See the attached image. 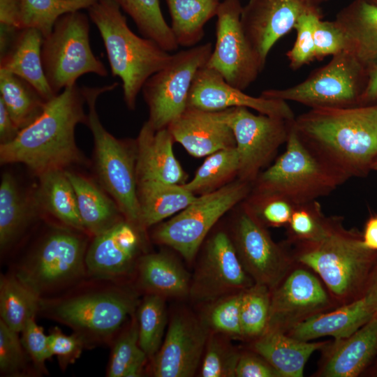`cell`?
<instances>
[{
  "label": "cell",
  "mask_w": 377,
  "mask_h": 377,
  "mask_svg": "<svg viewBox=\"0 0 377 377\" xmlns=\"http://www.w3.org/2000/svg\"><path fill=\"white\" fill-rule=\"evenodd\" d=\"M98 0H22L20 29L34 28L43 38L52 31L62 15L89 9Z\"/></svg>",
  "instance_id": "ab89813d"
},
{
  "label": "cell",
  "mask_w": 377,
  "mask_h": 377,
  "mask_svg": "<svg viewBox=\"0 0 377 377\" xmlns=\"http://www.w3.org/2000/svg\"><path fill=\"white\" fill-rule=\"evenodd\" d=\"M362 236L364 246L377 251V215L369 217L367 221Z\"/></svg>",
  "instance_id": "680465c9"
},
{
  "label": "cell",
  "mask_w": 377,
  "mask_h": 377,
  "mask_svg": "<svg viewBox=\"0 0 377 377\" xmlns=\"http://www.w3.org/2000/svg\"><path fill=\"white\" fill-rule=\"evenodd\" d=\"M136 317L140 347L152 360L163 343L167 325L165 298L146 294L138 307Z\"/></svg>",
  "instance_id": "60d3db41"
},
{
  "label": "cell",
  "mask_w": 377,
  "mask_h": 377,
  "mask_svg": "<svg viewBox=\"0 0 377 377\" xmlns=\"http://www.w3.org/2000/svg\"><path fill=\"white\" fill-rule=\"evenodd\" d=\"M316 59L350 51V41L346 31L335 21L318 19L314 30Z\"/></svg>",
  "instance_id": "681fc988"
},
{
  "label": "cell",
  "mask_w": 377,
  "mask_h": 377,
  "mask_svg": "<svg viewBox=\"0 0 377 377\" xmlns=\"http://www.w3.org/2000/svg\"><path fill=\"white\" fill-rule=\"evenodd\" d=\"M128 281L88 276L67 290L40 298L38 313L71 328L85 348L111 345L140 304Z\"/></svg>",
  "instance_id": "6da1fadb"
},
{
  "label": "cell",
  "mask_w": 377,
  "mask_h": 377,
  "mask_svg": "<svg viewBox=\"0 0 377 377\" xmlns=\"http://www.w3.org/2000/svg\"><path fill=\"white\" fill-rule=\"evenodd\" d=\"M239 0H223L216 17V44L206 66L230 85L244 90L264 68L249 45L241 24Z\"/></svg>",
  "instance_id": "9a60e30c"
},
{
  "label": "cell",
  "mask_w": 377,
  "mask_h": 377,
  "mask_svg": "<svg viewBox=\"0 0 377 377\" xmlns=\"http://www.w3.org/2000/svg\"><path fill=\"white\" fill-rule=\"evenodd\" d=\"M48 343L51 354L57 356L62 371L75 363L85 348L84 343L76 334L66 335L57 327L50 330Z\"/></svg>",
  "instance_id": "816d5d0a"
},
{
  "label": "cell",
  "mask_w": 377,
  "mask_h": 377,
  "mask_svg": "<svg viewBox=\"0 0 377 377\" xmlns=\"http://www.w3.org/2000/svg\"><path fill=\"white\" fill-rule=\"evenodd\" d=\"M230 237L246 272L255 283L271 290L295 263L290 249L274 242L246 205L235 219Z\"/></svg>",
  "instance_id": "2e32d148"
},
{
  "label": "cell",
  "mask_w": 377,
  "mask_h": 377,
  "mask_svg": "<svg viewBox=\"0 0 377 377\" xmlns=\"http://www.w3.org/2000/svg\"><path fill=\"white\" fill-rule=\"evenodd\" d=\"M371 170H374L377 171V157L374 160L373 163H371Z\"/></svg>",
  "instance_id": "be15d7a7"
},
{
  "label": "cell",
  "mask_w": 377,
  "mask_h": 377,
  "mask_svg": "<svg viewBox=\"0 0 377 377\" xmlns=\"http://www.w3.org/2000/svg\"><path fill=\"white\" fill-rule=\"evenodd\" d=\"M168 128L174 140L193 156L202 157L236 147L231 128L220 118L216 111L187 108Z\"/></svg>",
  "instance_id": "cb8c5ba5"
},
{
  "label": "cell",
  "mask_w": 377,
  "mask_h": 377,
  "mask_svg": "<svg viewBox=\"0 0 377 377\" xmlns=\"http://www.w3.org/2000/svg\"><path fill=\"white\" fill-rule=\"evenodd\" d=\"M237 107L253 109L260 114L288 120L295 118L287 101L248 95L228 84L216 71L206 66L201 68L192 83L188 108L216 112Z\"/></svg>",
  "instance_id": "44dd1931"
},
{
  "label": "cell",
  "mask_w": 377,
  "mask_h": 377,
  "mask_svg": "<svg viewBox=\"0 0 377 377\" xmlns=\"http://www.w3.org/2000/svg\"><path fill=\"white\" fill-rule=\"evenodd\" d=\"M321 17L319 8H315L304 13L298 18L294 27L297 38L293 47L286 54L293 70H297L316 59L314 30L316 22Z\"/></svg>",
  "instance_id": "7dc6e473"
},
{
  "label": "cell",
  "mask_w": 377,
  "mask_h": 377,
  "mask_svg": "<svg viewBox=\"0 0 377 377\" xmlns=\"http://www.w3.org/2000/svg\"><path fill=\"white\" fill-rule=\"evenodd\" d=\"M138 197L143 230L181 212L198 198L182 185L161 182L138 184Z\"/></svg>",
  "instance_id": "d6a6232c"
},
{
  "label": "cell",
  "mask_w": 377,
  "mask_h": 377,
  "mask_svg": "<svg viewBox=\"0 0 377 377\" xmlns=\"http://www.w3.org/2000/svg\"><path fill=\"white\" fill-rule=\"evenodd\" d=\"M121 10L112 0H98L88 13L102 38L112 75L122 82L124 102L134 110L145 82L168 65L172 54L154 40L136 35Z\"/></svg>",
  "instance_id": "5b68a950"
},
{
  "label": "cell",
  "mask_w": 377,
  "mask_h": 377,
  "mask_svg": "<svg viewBox=\"0 0 377 377\" xmlns=\"http://www.w3.org/2000/svg\"><path fill=\"white\" fill-rule=\"evenodd\" d=\"M322 355L316 377H357L377 357V314L350 336L329 341Z\"/></svg>",
  "instance_id": "7402d4cb"
},
{
  "label": "cell",
  "mask_w": 377,
  "mask_h": 377,
  "mask_svg": "<svg viewBox=\"0 0 377 377\" xmlns=\"http://www.w3.org/2000/svg\"><path fill=\"white\" fill-rule=\"evenodd\" d=\"M144 232L124 219L93 237L85 258L88 276L128 281L142 256Z\"/></svg>",
  "instance_id": "d6986e66"
},
{
  "label": "cell",
  "mask_w": 377,
  "mask_h": 377,
  "mask_svg": "<svg viewBox=\"0 0 377 377\" xmlns=\"http://www.w3.org/2000/svg\"><path fill=\"white\" fill-rule=\"evenodd\" d=\"M22 0H0V25L20 29Z\"/></svg>",
  "instance_id": "db71d44e"
},
{
  "label": "cell",
  "mask_w": 377,
  "mask_h": 377,
  "mask_svg": "<svg viewBox=\"0 0 377 377\" xmlns=\"http://www.w3.org/2000/svg\"><path fill=\"white\" fill-rule=\"evenodd\" d=\"M42 34L34 28L19 30L7 51L0 55V70L28 82L47 101L56 96L51 89L43 69Z\"/></svg>",
  "instance_id": "d4e9b609"
},
{
  "label": "cell",
  "mask_w": 377,
  "mask_h": 377,
  "mask_svg": "<svg viewBox=\"0 0 377 377\" xmlns=\"http://www.w3.org/2000/svg\"><path fill=\"white\" fill-rule=\"evenodd\" d=\"M229 339L225 334L210 332L200 363V376H235L241 351Z\"/></svg>",
  "instance_id": "7bdbcfd3"
},
{
  "label": "cell",
  "mask_w": 377,
  "mask_h": 377,
  "mask_svg": "<svg viewBox=\"0 0 377 377\" xmlns=\"http://www.w3.org/2000/svg\"><path fill=\"white\" fill-rule=\"evenodd\" d=\"M312 8L300 0H249L242 8V29L263 68L274 44Z\"/></svg>",
  "instance_id": "ffe728a7"
},
{
  "label": "cell",
  "mask_w": 377,
  "mask_h": 377,
  "mask_svg": "<svg viewBox=\"0 0 377 377\" xmlns=\"http://www.w3.org/2000/svg\"><path fill=\"white\" fill-rule=\"evenodd\" d=\"M171 29L179 46H195L204 37L207 22L216 16L220 0H165Z\"/></svg>",
  "instance_id": "836d02e7"
},
{
  "label": "cell",
  "mask_w": 377,
  "mask_h": 377,
  "mask_svg": "<svg viewBox=\"0 0 377 377\" xmlns=\"http://www.w3.org/2000/svg\"><path fill=\"white\" fill-rule=\"evenodd\" d=\"M77 199L83 226L91 237L98 235L125 219L115 201L91 179L65 170Z\"/></svg>",
  "instance_id": "f1b7e54d"
},
{
  "label": "cell",
  "mask_w": 377,
  "mask_h": 377,
  "mask_svg": "<svg viewBox=\"0 0 377 377\" xmlns=\"http://www.w3.org/2000/svg\"><path fill=\"white\" fill-rule=\"evenodd\" d=\"M148 359L146 353L141 350L128 366L124 377H140L142 376L145 364Z\"/></svg>",
  "instance_id": "91938a15"
},
{
  "label": "cell",
  "mask_w": 377,
  "mask_h": 377,
  "mask_svg": "<svg viewBox=\"0 0 377 377\" xmlns=\"http://www.w3.org/2000/svg\"><path fill=\"white\" fill-rule=\"evenodd\" d=\"M20 130L16 126L6 107L0 99V141L1 144L13 140Z\"/></svg>",
  "instance_id": "11a10c76"
},
{
  "label": "cell",
  "mask_w": 377,
  "mask_h": 377,
  "mask_svg": "<svg viewBox=\"0 0 377 377\" xmlns=\"http://www.w3.org/2000/svg\"><path fill=\"white\" fill-rule=\"evenodd\" d=\"M255 283L243 267L231 237L224 232L207 242L191 282L189 297L198 303H209L242 292Z\"/></svg>",
  "instance_id": "e0dca14e"
},
{
  "label": "cell",
  "mask_w": 377,
  "mask_h": 377,
  "mask_svg": "<svg viewBox=\"0 0 377 377\" xmlns=\"http://www.w3.org/2000/svg\"><path fill=\"white\" fill-rule=\"evenodd\" d=\"M293 245L294 260L313 270L339 306L363 297L377 251L364 246L358 230L346 229L341 219L323 238Z\"/></svg>",
  "instance_id": "277c9868"
},
{
  "label": "cell",
  "mask_w": 377,
  "mask_h": 377,
  "mask_svg": "<svg viewBox=\"0 0 377 377\" xmlns=\"http://www.w3.org/2000/svg\"><path fill=\"white\" fill-rule=\"evenodd\" d=\"M328 341H302L286 333L267 330L251 341L249 348L264 357L281 377H302L311 355Z\"/></svg>",
  "instance_id": "484cf974"
},
{
  "label": "cell",
  "mask_w": 377,
  "mask_h": 377,
  "mask_svg": "<svg viewBox=\"0 0 377 377\" xmlns=\"http://www.w3.org/2000/svg\"><path fill=\"white\" fill-rule=\"evenodd\" d=\"M38 179L34 197L38 210L45 212L60 224L88 234L79 214L73 186L65 170L48 171Z\"/></svg>",
  "instance_id": "1f68e13d"
},
{
  "label": "cell",
  "mask_w": 377,
  "mask_h": 377,
  "mask_svg": "<svg viewBox=\"0 0 377 377\" xmlns=\"http://www.w3.org/2000/svg\"><path fill=\"white\" fill-rule=\"evenodd\" d=\"M339 306L318 276L309 267L295 261L271 290L266 331L286 333L302 322Z\"/></svg>",
  "instance_id": "5bb4252c"
},
{
  "label": "cell",
  "mask_w": 377,
  "mask_h": 377,
  "mask_svg": "<svg viewBox=\"0 0 377 377\" xmlns=\"http://www.w3.org/2000/svg\"><path fill=\"white\" fill-rule=\"evenodd\" d=\"M82 87L69 86L47 101L41 114L10 142L0 144L1 165L22 163L38 177L87 161L77 146L75 127L87 125Z\"/></svg>",
  "instance_id": "7a4b0ae2"
},
{
  "label": "cell",
  "mask_w": 377,
  "mask_h": 377,
  "mask_svg": "<svg viewBox=\"0 0 377 377\" xmlns=\"http://www.w3.org/2000/svg\"><path fill=\"white\" fill-rule=\"evenodd\" d=\"M135 286L146 294L166 297L189 295L191 279L182 264L165 252L147 253L139 259Z\"/></svg>",
  "instance_id": "83f0119b"
},
{
  "label": "cell",
  "mask_w": 377,
  "mask_h": 377,
  "mask_svg": "<svg viewBox=\"0 0 377 377\" xmlns=\"http://www.w3.org/2000/svg\"><path fill=\"white\" fill-rule=\"evenodd\" d=\"M239 169V155L236 147L221 149L209 155L194 177L182 186L193 194H207L224 186L223 183L238 175Z\"/></svg>",
  "instance_id": "f35d334b"
},
{
  "label": "cell",
  "mask_w": 377,
  "mask_h": 377,
  "mask_svg": "<svg viewBox=\"0 0 377 377\" xmlns=\"http://www.w3.org/2000/svg\"><path fill=\"white\" fill-rule=\"evenodd\" d=\"M0 99L20 130L41 114L46 103L28 82L3 70H0Z\"/></svg>",
  "instance_id": "d590c367"
},
{
  "label": "cell",
  "mask_w": 377,
  "mask_h": 377,
  "mask_svg": "<svg viewBox=\"0 0 377 377\" xmlns=\"http://www.w3.org/2000/svg\"><path fill=\"white\" fill-rule=\"evenodd\" d=\"M41 57L46 79L56 95L84 74L108 75L106 67L91 50L89 17L80 10L57 20L43 38Z\"/></svg>",
  "instance_id": "9c48e42d"
},
{
  "label": "cell",
  "mask_w": 377,
  "mask_h": 377,
  "mask_svg": "<svg viewBox=\"0 0 377 377\" xmlns=\"http://www.w3.org/2000/svg\"><path fill=\"white\" fill-rule=\"evenodd\" d=\"M367 80V69L349 51L332 56L303 82L283 89H267L261 96L291 101L311 108L360 105Z\"/></svg>",
  "instance_id": "30bf717a"
},
{
  "label": "cell",
  "mask_w": 377,
  "mask_h": 377,
  "mask_svg": "<svg viewBox=\"0 0 377 377\" xmlns=\"http://www.w3.org/2000/svg\"><path fill=\"white\" fill-rule=\"evenodd\" d=\"M242 292L230 294L207 303L201 319L210 332L230 339H242L240 320Z\"/></svg>",
  "instance_id": "ee69618b"
},
{
  "label": "cell",
  "mask_w": 377,
  "mask_h": 377,
  "mask_svg": "<svg viewBox=\"0 0 377 377\" xmlns=\"http://www.w3.org/2000/svg\"><path fill=\"white\" fill-rule=\"evenodd\" d=\"M18 332L0 320V373L9 377L38 374L26 353Z\"/></svg>",
  "instance_id": "f6af8a7d"
},
{
  "label": "cell",
  "mask_w": 377,
  "mask_h": 377,
  "mask_svg": "<svg viewBox=\"0 0 377 377\" xmlns=\"http://www.w3.org/2000/svg\"><path fill=\"white\" fill-rule=\"evenodd\" d=\"M216 112L233 132L239 155V179L250 183L255 181L279 147L286 142L294 119L254 114L242 107Z\"/></svg>",
  "instance_id": "4fadbf2b"
},
{
  "label": "cell",
  "mask_w": 377,
  "mask_h": 377,
  "mask_svg": "<svg viewBox=\"0 0 377 377\" xmlns=\"http://www.w3.org/2000/svg\"><path fill=\"white\" fill-rule=\"evenodd\" d=\"M133 20L142 36L168 52L177 50L171 27L163 17L159 0H112Z\"/></svg>",
  "instance_id": "8d00e7d4"
},
{
  "label": "cell",
  "mask_w": 377,
  "mask_h": 377,
  "mask_svg": "<svg viewBox=\"0 0 377 377\" xmlns=\"http://www.w3.org/2000/svg\"><path fill=\"white\" fill-rule=\"evenodd\" d=\"M293 127L313 151L348 179L364 175L377 157V103L311 108Z\"/></svg>",
  "instance_id": "3957f363"
},
{
  "label": "cell",
  "mask_w": 377,
  "mask_h": 377,
  "mask_svg": "<svg viewBox=\"0 0 377 377\" xmlns=\"http://www.w3.org/2000/svg\"><path fill=\"white\" fill-rule=\"evenodd\" d=\"M364 297L316 315L292 328L286 334L295 339L310 341L320 337L334 339L348 337L374 316Z\"/></svg>",
  "instance_id": "4316f807"
},
{
  "label": "cell",
  "mask_w": 377,
  "mask_h": 377,
  "mask_svg": "<svg viewBox=\"0 0 377 377\" xmlns=\"http://www.w3.org/2000/svg\"><path fill=\"white\" fill-rule=\"evenodd\" d=\"M117 85L114 82L103 87H82L88 106L87 126L93 136L95 168L101 186L115 201L125 219L143 230L138 197L135 142L131 144L110 134L96 110L99 96Z\"/></svg>",
  "instance_id": "52a82bcc"
},
{
  "label": "cell",
  "mask_w": 377,
  "mask_h": 377,
  "mask_svg": "<svg viewBox=\"0 0 377 377\" xmlns=\"http://www.w3.org/2000/svg\"><path fill=\"white\" fill-rule=\"evenodd\" d=\"M173 141L168 128L155 130L148 121L143 124L135 141L138 184L186 183V174L173 153Z\"/></svg>",
  "instance_id": "603a6c76"
},
{
  "label": "cell",
  "mask_w": 377,
  "mask_h": 377,
  "mask_svg": "<svg viewBox=\"0 0 377 377\" xmlns=\"http://www.w3.org/2000/svg\"><path fill=\"white\" fill-rule=\"evenodd\" d=\"M210 330L201 318L182 311L170 320L151 364L156 377H191L201 363Z\"/></svg>",
  "instance_id": "ac0fdd59"
},
{
  "label": "cell",
  "mask_w": 377,
  "mask_h": 377,
  "mask_svg": "<svg viewBox=\"0 0 377 377\" xmlns=\"http://www.w3.org/2000/svg\"><path fill=\"white\" fill-rule=\"evenodd\" d=\"M88 234L62 224L45 231L10 268L40 298L56 295L88 276Z\"/></svg>",
  "instance_id": "8992f818"
},
{
  "label": "cell",
  "mask_w": 377,
  "mask_h": 377,
  "mask_svg": "<svg viewBox=\"0 0 377 377\" xmlns=\"http://www.w3.org/2000/svg\"><path fill=\"white\" fill-rule=\"evenodd\" d=\"M111 346L107 376L124 377L128 366L142 350L136 313L121 327Z\"/></svg>",
  "instance_id": "bcb514c9"
},
{
  "label": "cell",
  "mask_w": 377,
  "mask_h": 377,
  "mask_svg": "<svg viewBox=\"0 0 377 377\" xmlns=\"http://www.w3.org/2000/svg\"><path fill=\"white\" fill-rule=\"evenodd\" d=\"M286 143L285 151L256 179L255 192L279 195L297 205L329 195L348 179L305 145L293 121Z\"/></svg>",
  "instance_id": "ba28073f"
},
{
  "label": "cell",
  "mask_w": 377,
  "mask_h": 377,
  "mask_svg": "<svg viewBox=\"0 0 377 377\" xmlns=\"http://www.w3.org/2000/svg\"><path fill=\"white\" fill-rule=\"evenodd\" d=\"M363 297L374 314H377V260L371 272Z\"/></svg>",
  "instance_id": "6f0895ef"
},
{
  "label": "cell",
  "mask_w": 377,
  "mask_h": 377,
  "mask_svg": "<svg viewBox=\"0 0 377 377\" xmlns=\"http://www.w3.org/2000/svg\"><path fill=\"white\" fill-rule=\"evenodd\" d=\"M341 219L339 216H325L316 200L297 205L286 226V242L294 244L319 240L325 237Z\"/></svg>",
  "instance_id": "74e56055"
},
{
  "label": "cell",
  "mask_w": 377,
  "mask_h": 377,
  "mask_svg": "<svg viewBox=\"0 0 377 377\" xmlns=\"http://www.w3.org/2000/svg\"><path fill=\"white\" fill-rule=\"evenodd\" d=\"M367 1H369L370 3H374V4H375V5L377 6V0H367Z\"/></svg>",
  "instance_id": "e7e4bbea"
},
{
  "label": "cell",
  "mask_w": 377,
  "mask_h": 377,
  "mask_svg": "<svg viewBox=\"0 0 377 377\" xmlns=\"http://www.w3.org/2000/svg\"><path fill=\"white\" fill-rule=\"evenodd\" d=\"M36 317L30 318L21 331V341L23 347L39 374H47L45 363L52 355L51 354L48 335L36 322Z\"/></svg>",
  "instance_id": "f907efd6"
},
{
  "label": "cell",
  "mask_w": 377,
  "mask_h": 377,
  "mask_svg": "<svg viewBox=\"0 0 377 377\" xmlns=\"http://www.w3.org/2000/svg\"><path fill=\"white\" fill-rule=\"evenodd\" d=\"M270 299L271 290L264 285L254 283L242 291L240 320L243 340L251 341L266 331Z\"/></svg>",
  "instance_id": "b9f144b4"
},
{
  "label": "cell",
  "mask_w": 377,
  "mask_h": 377,
  "mask_svg": "<svg viewBox=\"0 0 377 377\" xmlns=\"http://www.w3.org/2000/svg\"><path fill=\"white\" fill-rule=\"evenodd\" d=\"M300 1L309 7L318 8L320 4L325 1H327L328 0H300Z\"/></svg>",
  "instance_id": "6125c7cd"
},
{
  "label": "cell",
  "mask_w": 377,
  "mask_h": 377,
  "mask_svg": "<svg viewBox=\"0 0 377 377\" xmlns=\"http://www.w3.org/2000/svg\"><path fill=\"white\" fill-rule=\"evenodd\" d=\"M362 376L377 377V357L364 371Z\"/></svg>",
  "instance_id": "94428289"
},
{
  "label": "cell",
  "mask_w": 377,
  "mask_h": 377,
  "mask_svg": "<svg viewBox=\"0 0 377 377\" xmlns=\"http://www.w3.org/2000/svg\"><path fill=\"white\" fill-rule=\"evenodd\" d=\"M212 50L208 42L172 54L168 65L147 79L141 91L149 108L147 121L153 128H168L187 109L193 80Z\"/></svg>",
  "instance_id": "7c38bea8"
},
{
  "label": "cell",
  "mask_w": 377,
  "mask_h": 377,
  "mask_svg": "<svg viewBox=\"0 0 377 377\" xmlns=\"http://www.w3.org/2000/svg\"><path fill=\"white\" fill-rule=\"evenodd\" d=\"M40 297L13 272L0 276V316L8 327L20 333L38 313Z\"/></svg>",
  "instance_id": "e575fe53"
},
{
  "label": "cell",
  "mask_w": 377,
  "mask_h": 377,
  "mask_svg": "<svg viewBox=\"0 0 377 377\" xmlns=\"http://www.w3.org/2000/svg\"><path fill=\"white\" fill-rule=\"evenodd\" d=\"M246 205L264 226L274 228L287 226L295 206L281 195L256 192Z\"/></svg>",
  "instance_id": "c3c4849f"
},
{
  "label": "cell",
  "mask_w": 377,
  "mask_h": 377,
  "mask_svg": "<svg viewBox=\"0 0 377 377\" xmlns=\"http://www.w3.org/2000/svg\"><path fill=\"white\" fill-rule=\"evenodd\" d=\"M38 209L34 198L29 199L15 177L4 172L0 184V249L1 256L22 237L36 217Z\"/></svg>",
  "instance_id": "4dcf8cb0"
},
{
  "label": "cell",
  "mask_w": 377,
  "mask_h": 377,
  "mask_svg": "<svg viewBox=\"0 0 377 377\" xmlns=\"http://www.w3.org/2000/svg\"><path fill=\"white\" fill-rule=\"evenodd\" d=\"M250 182L239 179L203 194L175 216L159 225L154 239L177 251L187 261L195 256L219 219L250 191Z\"/></svg>",
  "instance_id": "8fae6325"
},
{
  "label": "cell",
  "mask_w": 377,
  "mask_h": 377,
  "mask_svg": "<svg viewBox=\"0 0 377 377\" xmlns=\"http://www.w3.org/2000/svg\"><path fill=\"white\" fill-rule=\"evenodd\" d=\"M377 101V65L367 70V80L360 98V105Z\"/></svg>",
  "instance_id": "9f6ffc18"
},
{
  "label": "cell",
  "mask_w": 377,
  "mask_h": 377,
  "mask_svg": "<svg viewBox=\"0 0 377 377\" xmlns=\"http://www.w3.org/2000/svg\"><path fill=\"white\" fill-rule=\"evenodd\" d=\"M350 41V52L367 70L377 65V6L353 0L334 20Z\"/></svg>",
  "instance_id": "f546056e"
},
{
  "label": "cell",
  "mask_w": 377,
  "mask_h": 377,
  "mask_svg": "<svg viewBox=\"0 0 377 377\" xmlns=\"http://www.w3.org/2000/svg\"><path fill=\"white\" fill-rule=\"evenodd\" d=\"M235 376L281 377V375L264 357L250 349L241 352Z\"/></svg>",
  "instance_id": "f5cc1de1"
}]
</instances>
